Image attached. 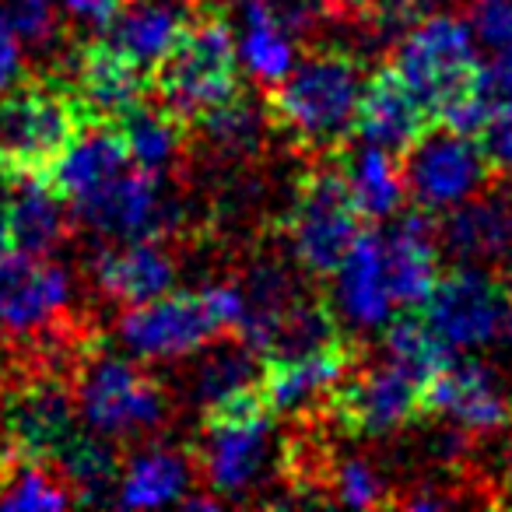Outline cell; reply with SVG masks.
Returning a JSON list of instances; mask_svg holds the SVG:
<instances>
[{"label":"cell","instance_id":"cell-1","mask_svg":"<svg viewBox=\"0 0 512 512\" xmlns=\"http://www.w3.org/2000/svg\"><path fill=\"white\" fill-rule=\"evenodd\" d=\"M362 71L344 53H316L274 85L271 116L295 144L334 148L355 130Z\"/></svg>","mask_w":512,"mask_h":512},{"label":"cell","instance_id":"cell-2","mask_svg":"<svg viewBox=\"0 0 512 512\" xmlns=\"http://www.w3.org/2000/svg\"><path fill=\"white\" fill-rule=\"evenodd\" d=\"M85 123L78 99L64 85L32 81L0 92V165L11 183L50 179Z\"/></svg>","mask_w":512,"mask_h":512},{"label":"cell","instance_id":"cell-3","mask_svg":"<svg viewBox=\"0 0 512 512\" xmlns=\"http://www.w3.org/2000/svg\"><path fill=\"white\" fill-rule=\"evenodd\" d=\"M151 88L158 92V102L186 123L232 99L239 92V60L225 18L211 11H200L197 18L186 15L176 43L155 64Z\"/></svg>","mask_w":512,"mask_h":512},{"label":"cell","instance_id":"cell-4","mask_svg":"<svg viewBox=\"0 0 512 512\" xmlns=\"http://www.w3.org/2000/svg\"><path fill=\"white\" fill-rule=\"evenodd\" d=\"M242 313L239 288H207L200 295H158L137 302L120 320V341L137 358H179L204 348L218 330H235Z\"/></svg>","mask_w":512,"mask_h":512},{"label":"cell","instance_id":"cell-5","mask_svg":"<svg viewBox=\"0 0 512 512\" xmlns=\"http://www.w3.org/2000/svg\"><path fill=\"white\" fill-rule=\"evenodd\" d=\"M397 71L432 116L488 85L470 29L446 15L425 18L407 32L397 50Z\"/></svg>","mask_w":512,"mask_h":512},{"label":"cell","instance_id":"cell-6","mask_svg":"<svg viewBox=\"0 0 512 512\" xmlns=\"http://www.w3.org/2000/svg\"><path fill=\"white\" fill-rule=\"evenodd\" d=\"M271 456V411L256 393V383L207 404L204 421V470L221 495L249 491Z\"/></svg>","mask_w":512,"mask_h":512},{"label":"cell","instance_id":"cell-7","mask_svg":"<svg viewBox=\"0 0 512 512\" xmlns=\"http://www.w3.org/2000/svg\"><path fill=\"white\" fill-rule=\"evenodd\" d=\"M78 411L102 439H127L151 432L165 418V397L134 362L99 355L78 376Z\"/></svg>","mask_w":512,"mask_h":512},{"label":"cell","instance_id":"cell-8","mask_svg":"<svg viewBox=\"0 0 512 512\" xmlns=\"http://www.w3.org/2000/svg\"><path fill=\"white\" fill-rule=\"evenodd\" d=\"M358 207L341 172H313L288 218V235L309 274H334L358 239Z\"/></svg>","mask_w":512,"mask_h":512},{"label":"cell","instance_id":"cell-9","mask_svg":"<svg viewBox=\"0 0 512 512\" xmlns=\"http://www.w3.org/2000/svg\"><path fill=\"white\" fill-rule=\"evenodd\" d=\"M404 155V169H400L404 190L425 211L456 207L488 176V158L481 144H474L470 134H456L449 127H428L411 148H404Z\"/></svg>","mask_w":512,"mask_h":512},{"label":"cell","instance_id":"cell-10","mask_svg":"<svg viewBox=\"0 0 512 512\" xmlns=\"http://www.w3.org/2000/svg\"><path fill=\"white\" fill-rule=\"evenodd\" d=\"M421 306H425V323L449 351L491 344L509 313L502 285H495L481 271H453L449 278L435 281L432 295Z\"/></svg>","mask_w":512,"mask_h":512},{"label":"cell","instance_id":"cell-11","mask_svg":"<svg viewBox=\"0 0 512 512\" xmlns=\"http://www.w3.org/2000/svg\"><path fill=\"white\" fill-rule=\"evenodd\" d=\"M421 414L446 418L467 432H495L509 425L512 407L488 365L474 358H449L421 390Z\"/></svg>","mask_w":512,"mask_h":512},{"label":"cell","instance_id":"cell-12","mask_svg":"<svg viewBox=\"0 0 512 512\" xmlns=\"http://www.w3.org/2000/svg\"><path fill=\"white\" fill-rule=\"evenodd\" d=\"M74 400L53 376H36L18 386L4 404V432L8 449L39 463H53L60 449L78 435L74 428Z\"/></svg>","mask_w":512,"mask_h":512},{"label":"cell","instance_id":"cell-13","mask_svg":"<svg viewBox=\"0 0 512 512\" xmlns=\"http://www.w3.org/2000/svg\"><path fill=\"white\" fill-rule=\"evenodd\" d=\"M330 400L344 428L362 435H386L421 414V383L393 362H383L341 383Z\"/></svg>","mask_w":512,"mask_h":512},{"label":"cell","instance_id":"cell-14","mask_svg":"<svg viewBox=\"0 0 512 512\" xmlns=\"http://www.w3.org/2000/svg\"><path fill=\"white\" fill-rule=\"evenodd\" d=\"M71 302V278L64 267L36 253L0 260V327L8 334H32L50 327Z\"/></svg>","mask_w":512,"mask_h":512},{"label":"cell","instance_id":"cell-15","mask_svg":"<svg viewBox=\"0 0 512 512\" xmlns=\"http://www.w3.org/2000/svg\"><path fill=\"white\" fill-rule=\"evenodd\" d=\"M74 207L88 228L102 235H116V239H155L172 218L169 204L162 200L158 172L148 169L120 172L113 183L102 186L92 197L78 200Z\"/></svg>","mask_w":512,"mask_h":512},{"label":"cell","instance_id":"cell-16","mask_svg":"<svg viewBox=\"0 0 512 512\" xmlns=\"http://www.w3.org/2000/svg\"><path fill=\"white\" fill-rule=\"evenodd\" d=\"M151 74L113 43H88L74 60V99L88 123H116L148 95Z\"/></svg>","mask_w":512,"mask_h":512},{"label":"cell","instance_id":"cell-17","mask_svg":"<svg viewBox=\"0 0 512 512\" xmlns=\"http://www.w3.org/2000/svg\"><path fill=\"white\" fill-rule=\"evenodd\" d=\"M432 127V113L425 102L414 95V88L400 78L397 67L379 71L358 99L355 130L365 144H376L386 151H404Z\"/></svg>","mask_w":512,"mask_h":512},{"label":"cell","instance_id":"cell-18","mask_svg":"<svg viewBox=\"0 0 512 512\" xmlns=\"http://www.w3.org/2000/svg\"><path fill=\"white\" fill-rule=\"evenodd\" d=\"M348 372V348L330 344L316 351H274L256 372V393L271 414L299 411L306 400L334 390Z\"/></svg>","mask_w":512,"mask_h":512},{"label":"cell","instance_id":"cell-19","mask_svg":"<svg viewBox=\"0 0 512 512\" xmlns=\"http://www.w3.org/2000/svg\"><path fill=\"white\" fill-rule=\"evenodd\" d=\"M127 165L130 158L120 130L113 123H85V130L74 137L57 169L50 172V183L60 197H71L78 204L113 183L120 172H127Z\"/></svg>","mask_w":512,"mask_h":512},{"label":"cell","instance_id":"cell-20","mask_svg":"<svg viewBox=\"0 0 512 512\" xmlns=\"http://www.w3.org/2000/svg\"><path fill=\"white\" fill-rule=\"evenodd\" d=\"M379 242H383V271L386 285H390V299L397 306H421L439 281L428 221L418 211L404 214L390 228V235Z\"/></svg>","mask_w":512,"mask_h":512},{"label":"cell","instance_id":"cell-21","mask_svg":"<svg viewBox=\"0 0 512 512\" xmlns=\"http://www.w3.org/2000/svg\"><path fill=\"white\" fill-rule=\"evenodd\" d=\"M95 278L113 299L137 306V302L158 299L176 281V264L158 242L130 239L120 249H106L95 260Z\"/></svg>","mask_w":512,"mask_h":512},{"label":"cell","instance_id":"cell-22","mask_svg":"<svg viewBox=\"0 0 512 512\" xmlns=\"http://www.w3.org/2000/svg\"><path fill=\"white\" fill-rule=\"evenodd\" d=\"M337 302L341 313L348 320H355L358 327H379L390 320V285H386L383 271V242L379 235L358 232V239L351 242L348 256L337 267Z\"/></svg>","mask_w":512,"mask_h":512},{"label":"cell","instance_id":"cell-23","mask_svg":"<svg viewBox=\"0 0 512 512\" xmlns=\"http://www.w3.org/2000/svg\"><path fill=\"white\" fill-rule=\"evenodd\" d=\"M18 183L22 186L4 204V211H8L11 249L36 253V256L53 253L67 235L64 197L53 190L50 179H18Z\"/></svg>","mask_w":512,"mask_h":512},{"label":"cell","instance_id":"cell-24","mask_svg":"<svg viewBox=\"0 0 512 512\" xmlns=\"http://www.w3.org/2000/svg\"><path fill=\"white\" fill-rule=\"evenodd\" d=\"M295 288L281 267H256L242 292V313L235 334L249 351H271L281 334V323L295 306Z\"/></svg>","mask_w":512,"mask_h":512},{"label":"cell","instance_id":"cell-25","mask_svg":"<svg viewBox=\"0 0 512 512\" xmlns=\"http://www.w3.org/2000/svg\"><path fill=\"white\" fill-rule=\"evenodd\" d=\"M123 137V148L134 169L158 172L162 165H169V158L183 144L186 120L172 113L165 102H148L141 99L137 106H130L120 120L113 123Z\"/></svg>","mask_w":512,"mask_h":512},{"label":"cell","instance_id":"cell-26","mask_svg":"<svg viewBox=\"0 0 512 512\" xmlns=\"http://www.w3.org/2000/svg\"><path fill=\"white\" fill-rule=\"evenodd\" d=\"M446 246L460 260H491L512 249V200L484 197L453 211L446 221Z\"/></svg>","mask_w":512,"mask_h":512},{"label":"cell","instance_id":"cell-27","mask_svg":"<svg viewBox=\"0 0 512 512\" xmlns=\"http://www.w3.org/2000/svg\"><path fill=\"white\" fill-rule=\"evenodd\" d=\"M183 22H186L183 11L162 8V4H141V8L120 11L116 22L109 25L106 32L116 50L127 53L144 71H155V64L169 53V46L176 43Z\"/></svg>","mask_w":512,"mask_h":512},{"label":"cell","instance_id":"cell-28","mask_svg":"<svg viewBox=\"0 0 512 512\" xmlns=\"http://www.w3.org/2000/svg\"><path fill=\"white\" fill-rule=\"evenodd\" d=\"M120 505H165L176 502L190 488V463L176 449H144L130 460V467L120 477Z\"/></svg>","mask_w":512,"mask_h":512},{"label":"cell","instance_id":"cell-29","mask_svg":"<svg viewBox=\"0 0 512 512\" xmlns=\"http://www.w3.org/2000/svg\"><path fill=\"white\" fill-rule=\"evenodd\" d=\"M60 481L71 488L74 502H109V491L120 484V463L102 435H74L57 460Z\"/></svg>","mask_w":512,"mask_h":512},{"label":"cell","instance_id":"cell-30","mask_svg":"<svg viewBox=\"0 0 512 512\" xmlns=\"http://www.w3.org/2000/svg\"><path fill=\"white\" fill-rule=\"evenodd\" d=\"M344 183H348V193L362 218H386L397 211L400 197H404L400 169L386 155V148H376V144H365L362 151L348 158Z\"/></svg>","mask_w":512,"mask_h":512},{"label":"cell","instance_id":"cell-31","mask_svg":"<svg viewBox=\"0 0 512 512\" xmlns=\"http://www.w3.org/2000/svg\"><path fill=\"white\" fill-rule=\"evenodd\" d=\"M74 495L64 481L46 470V463L29 456L4 453L0 463V509H67Z\"/></svg>","mask_w":512,"mask_h":512},{"label":"cell","instance_id":"cell-32","mask_svg":"<svg viewBox=\"0 0 512 512\" xmlns=\"http://www.w3.org/2000/svg\"><path fill=\"white\" fill-rule=\"evenodd\" d=\"M453 358V351L435 337V330L418 316H404L386 330V362L404 369L411 379H418L421 390L425 383Z\"/></svg>","mask_w":512,"mask_h":512},{"label":"cell","instance_id":"cell-33","mask_svg":"<svg viewBox=\"0 0 512 512\" xmlns=\"http://www.w3.org/2000/svg\"><path fill=\"white\" fill-rule=\"evenodd\" d=\"M197 123L204 130L207 144L225 151V155H249V151L260 148V137H264V116L256 113L253 102L239 99V92L211 106L207 113H200Z\"/></svg>","mask_w":512,"mask_h":512},{"label":"cell","instance_id":"cell-34","mask_svg":"<svg viewBox=\"0 0 512 512\" xmlns=\"http://www.w3.org/2000/svg\"><path fill=\"white\" fill-rule=\"evenodd\" d=\"M256 383V369L253 358H249V348H221L200 365L197 372V397L204 404H218L221 397L235 390H246V386Z\"/></svg>","mask_w":512,"mask_h":512},{"label":"cell","instance_id":"cell-35","mask_svg":"<svg viewBox=\"0 0 512 512\" xmlns=\"http://www.w3.org/2000/svg\"><path fill=\"white\" fill-rule=\"evenodd\" d=\"M4 18H8L11 32L32 46L53 43L60 29V8L53 0H8Z\"/></svg>","mask_w":512,"mask_h":512},{"label":"cell","instance_id":"cell-36","mask_svg":"<svg viewBox=\"0 0 512 512\" xmlns=\"http://www.w3.org/2000/svg\"><path fill=\"white\" fill-rule=\"evenodd\" d=\"M474 29L491 53L512 50V0H474Z\"/></svg>","mask_w":512,"mask_h":512},{"label":"cell","instance_id":"cell-37","mask_svg":"<svg viewBox=\"0 0 512 512\" xmlns=\"http://www.w3.org/2000/svg\"><path fill=\"white\" fill-rule=\"evenodd\" d=\"M334 495H337V502L358 505V509H362V505H376L379 498H383V484L372 474L369 463L348 460V463H341V470H337V477H334Z\"/></svg>","mask_w":512,"mask_h":512},{"label":"cell","instance_id":"cell-38","mask_svg":"<svg viewBox=\"0 0 512 512\" xmlns=\"http://www.w3.org/2000/svg\"><path fill=\"white\" fill-rule=\"evenodd\" d=\"M484 158L488 165H502V169L512 172V102H502L495 106L491 120L484 123Z\"/></svg>","mask_w":512,"mask_h":512},{"label":"cell","instance_id":"cell-39","mask_svg":"<svg viewBox=\"0 0 512 512\" xmlns=\"http://www.w3.org/2000/svg\"><path fill=\"white\" fill-rule=\"evenodd\" d=\"M127 0H64V11L88 29H109Z\"/></svg>","mask_w":512,"mask_h":512},{"label":"cell","instance_id":"cell-40","mask_svg":"<svg viewBox=\"0 0 512 512\" xmlns=\"http://www.w3.org/2000/svg\"><path fill=\"white\" fill-rule=\"evenodd\" d=\"M18 78H22V46L0 11V92H8Z\"/></svg>","mask_w":512,"mask_h":512},{"label":"cell","instance_id":"cell-41","mask_svg":"<svg viewBox=\"0 0 512 512\" xmlns=\"http://www.w3.org/2000/svg\"><path fill=\"white\" fill-rule=\"evenodd\" d=\"M484 81H488L495 99L512 102V50L491 53V67L484 71Z\"/></svg>","mask_w":512,"mask_h":512},{"label":"cell","instance_id":"cell-42","mask_svg":"<svg viewBox=\"0 0 512 512\" xmlns=\"http://www.w3.org/2000/svg\"><path fill=\"white\" fill-rule=\"evenodd\" d=\"M428 0H369V8L379 15L383 25H400V22H411L421 8H425Z\"/></svg>","mask_w":512,"mask_h":512},{"label":"cell","instance_id":"cell-43","mask_svg":"<svg viewBox=\"0 0 512 512\" xmlns=\"http://www.w3.org/2000/svg\"><path fill=\"white\" fill-rule=\"evenodd\" d=\"M11 253V232H8V211L0 204V260Z\"/></svg>","mask_w":512,"mask_h":512},{"label":"cell","instance_id":"cell-44","mask_svg":"<svg viewBox=\"0 0 512 512\" xmlns=\"http://www.w3.org/2000/svg\"><path fill=\"white\" fill-rule=\"evenodd\" d=\"M505 474H509V484H512V442H509V453H505Z\"/></svg>","mask_w":512,"mask_h":512},{"label":"cell","instance_id":"cell-45","mask_svg":"<svg viewBox=\"0 0 512 512\" xmlns=\"http://www.w3.org/2000/svg\"><path fill=\"white\" fill-rule=\"evenodd\" d=\"M505 330H509V344H512V309L505 313Z\"/></svg>","mask_w":512,"mask_h":512},{"label":"cell","instance_id":"cell-46","mask_svg":"<svg viewBox=\"0 0 512 512\" xmlns=\"http://www.w3.org/2000/svg\"><path fill=\"white\" fill-rule=\"evenodd\" d=\"M0 183H8V172H4V165H0Z\"/></svg>","mask_w":512,"mask_h":512}]
</instances>
